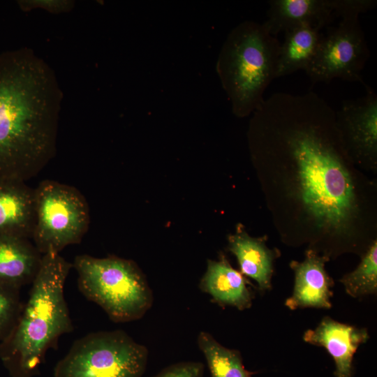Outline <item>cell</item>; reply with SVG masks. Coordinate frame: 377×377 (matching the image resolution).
Returning a JSON list of instances; mask_svg holds the SVG:
<instances>
[{
  "instance_id": "obj_19",
  "label": "cell",
  "mask_w": 377,
  "mask_h": 377,
  "mask_svg": "<svg viewBox=\"0 0 377 377\" xmlns=\"http://www.w3.org/2000/svg\"><path fill=\"white\" fill-rule=\"evenodd\" d=\"M21 288L0 281V342L5 339L14 327L23 302Z\"/></svg>"
},
{
  "instance_id": "obj_15",
  "label": "cell",
  "mask_w": 377,
  "mask_h": 377,
  "mask_svg": "<svg viewBox=\"0 0 377 377\" xmlns=\"http://www.w3.org/2000/svg\"><path fill=\"white\" fill-rule=\"evenodd\" d=\"M228 249L238 262L240 272L253 279L261 292L272 288L274 261L279 251L269 249L263 238H254L239 230L228 238Z\"/></svg>"
},
{
  "instance_id": "obj_20",
  "label": "cell",
  "mask_w": 377,
  "mask_h": 377,
  "mask_svg": "<svg viewBox=\"0 0 377 377\" xmlns=\"http://www.w3.org/2000/svg\"><path fill=\"white\" fill-rule=\"evenodd\" d=\"M204 369L200 362H179L168 366L152 377H203Z\"/></svg>"
},
{
  "instance_id": "obj_13",
  "label": "cell",
  "mask_w": 377,
  "mask_h": 377,
  "mask_svg": "<svg viewBox=\"0 0 377 377\" xmlns=\"http://www.w3.org/2000/svg\"><path fill=\"white\" fill-rule=\"evenodd\" d=\"M244 275L234 269L224 256L209 260L199 287L221 306H232L239 311L252 306L253 294Z\"/></svg>"
},
{
  "instance_id": "obj_16",
  "label": "cell",
  "mask_w": 377,
  "mask_h": 377,
  "mask_svg": "<svg viewBox=\"0 0 377 377\" xmlns=\"http://www.w3.org/2000/svg\"><path fill=\"white\" fill-rule=\"evenodd\" d=\"M280 44L276 78L305 71L317 50L320 30L302 24L286 31Z\"/></svg>"
},
{
  "instance_id": "obj_10",
  "label": "cell",
  "mask_w": 377,
  "mask_h": 377,
  "mask_svg": "<svg viewBox=\"0 0 377 377\" xmlns=\"http://www.w3.org/2000/svg\"><path fill=\"white\" fill-rule=\"evenodd\" d=\"M369 338L366 328L339 323L324 317L313 330H307L303 339L313 346L323 347L332 357L336 377H352L353 361L359 346Z\"/></svg>"
},
{
  "instance_id": "obj_11",
  "label": "cell",
  "mask_w": 377,
  "mask_h": 377,
  "mask_svg": "<svg viewBox=\"0 0 377 377\" xmlns=\"http://www.w3.org/2000/svg\"><path fill=\"white\" fill-rule=\"evenodd\" d=\"M268 4L263 24L274 36L302 24L321 30L336 17L332 0H270Z\"/></svg>"
},
{
  "instance_id": "obj_7",
  "label": "cell",
  "mask_w": 377,
  "mask_h": 377,
  "mask_svg": "<svg viewBox=\"0 0 377 377\" xmlns=\"http://www.w3.org/2000/svg\"><path fill=\"white\" fill-rule=\"evenodd\" d=\"M359 16L341 17L335 27L321 35L317 50L304 71L312 84L329 83L334 78L363 85L362 71L369 58Z\"/></svg>"
},
{
  "instance_id": "obj_8",
  "label": "cell",
  "mask_w": 377,
  "mask_h": 377,
  "mask_svg": "<svg viewBox=\"0 0 377 377\" xmlns=\"http://www.w3.org/2000/svg\"><path fill=\"white\" fill-rule=\"evenodd\" d=\"M364 86V96L344 101L335 111L336 126L345 154L372 160L377 149V95Z\"/></svg>"
},
{
  "instance_id": "obj_3",
  "label": "cell",
  "mask_w": 377,
  "mask_h": 377,
  "mask_svg": "<svg viewBox=\"0 0 377 377\" xmlns=\"http://www.w3.org/2000/svg\"><path fill=\"white\" fill-rule=\"evenodd\" d=\"M280 43L263 24L245 20L228 34L219 52L216 70L232 113L244 117L264 101L276 78Z\"/></svg>"
},
{
  "instance_id": "obj_4",
  "label": "cell",
  "mask_w": 377,
  "mask_h": 377,
  "mask_svg": "<svg viewBox=\"0 0 377 377\" xmlns=\"http://www.w3.org/2000/svg\"><path fill=\"white\" fill-rule=\"evenodd\" d=\"M73 267L77 273L79 290L114 323L139 320L153 304L152 290L132 260L83 254L75 258Z\"/></svg>"
},
{
  "instance_id": "obj_18",
  "label": "cell",
  "mask_w": 377,
  "mask_h": 377,
  "mask_svg": "<svg viewBox=\"0 0 377 377\" xmlns=\"http://www.w3.org/2000/svg\"><path fill=\"white\" fill-rule=\"evenodd\" d=\"M339 281L348 295L359 298L377 293V242L374 240L353 272Z\"/></svg>"
},
{
  "instance_id": "obj_5",
  "label": "cell",
  "mask_w": 377,
  "mask_h": 377,
  "mask_svg": "<svg viewBox=\"0 0 377 377\" xmlns=\"http://www.w3.org/2000/svg\"><path fill=\"white\" fill-rule=\"evenodd\" d=\"M149 351L122 330L77 339L56 364L53 377H142Z\"/></svg>"
},
{
  "instance_id": "obj_6",
  "label": "cell",
  "mask_w": 377,
  "mask_h": 377,
  "mask_svg": "<svg viewBox=\"0 0 377 377\" xmlns=\"http://www.w3.org/2000/svg\"><path fill=\"white\" fill-rule=\"evenodd\" d=\"M35 225L31 239L39 252L59 253L79 244L89 224L85 198L75 187L54 180L34 188Z\"/></svg>"
},
{
  "instance_id": "obj_14",
  "label": "cell",
  "mask_w": 377,
  "mask_h": 377,
  "mask_svg": "<svg viewBox=\"0 0 377 377\" xmlns=\"http://www.w3.org/2000/svg\"><path fill=\"white\" fill-rule=\"evenodd\" d=\"M42 257L29 239L0 234V281L20 288L31 284Z\"/></svg>"
},
{
  "instance_id": "obj_9",
  "label": "cell",
  "mask_w": 377,
  "mask_h": 377,
  "mask_svg": "<svg viewBox=\"0 0 377 377\" xmlns=\"http://www.w3.org/2000/svg\"><path fill=\"white\" fill-rule=\"evenodd\" d=\"M328 260L327 256L309 249L302 262L293 260L290 263L295 274V283L292 295L285 302L289 309L332 307L330 298L334 282L325 268Z\"/></svg>"
},
{
  "instance_id": "obj_2",
  "label": "cell",
  "mask_w": 377,
  "mask_h": 377,
  "mask_svg": "<svg viewBox=\"0 0 377 377\" xmlns=\"http://www.w3.org/2000/svg\"><path fill=\"white\" fill-rule=\"evenodd\" d=\"M73 267L59 253L43 255L27 302L8 337L0 342V360L10 377H35L50 349L73 330L64 297Z\"/></svg>"
},
{
  "instance_id": "obj_12",
  "label": "cell",
  "mask_w": 377,
  "mask_h": 377,
  "mask_svg": "<svg viewBox=\"0 0 377 377\" xmlns=\"http://www.w3.org/2000/svg\"><path fill=\"white\" fill-rule=\"evenodd\" d=\"M34 188L23 181H0V234L31 239Z\"/></svg>"
},
{
  "instance_id": "obj_17",
  "label": "cell",
  "mask_w": 377,
  "mask_h": 377,
  "mask_svg": "<svg viewBox=\"0 0 377 377\" xmlns=\"http://www.w3.org/2000/svg\"><path fill=\"white\" fill-rule=\"evenodd\" d=\"M198 345L207 362L211 377H252L243 364L239 350L228 348L209 332L201 331Z\"/></svg>"
},
{
  "instance_id": "obj_1",
  "label": "cell",
  "mask_w": 377,
  "mask_h": 377,
  "mask_svg": "<svg viewBox=\"0 0 377 377\" xmlns=\"http://www.w3.org/2000/svg\"><path fill=\"white\" fill-rule=\"evenodd\" d=\"M58 91L47 68L30 54H0V181L36 175L54 154Z\"/></svg>"
}]
</instances>
